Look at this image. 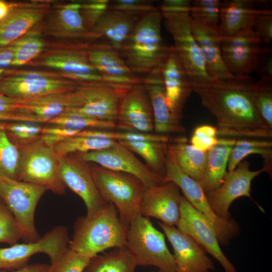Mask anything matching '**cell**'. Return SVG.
<instances>
[{"label":"cell","mask_w":272,"mask_h":272,"mask_svg":"<svg viewBox=\"0 0 272 272\" xmlns=\"http://www.w3.org/2000/svg\"><path fill=\"white\" fill-rule=\"evenodd\" d=\"M255 82L250 75H233L192 87L202 106L215 117L219 138L271 140L272 130L254 104Z\"/></svg>","instance_id":"6da1fadb"},{"label":"cell","mask_w":272,"mask_h":272,"mask_svg":"<svg viewBox=\"0 0 272 272\" xmlns=\"http://www.w3.org/2000/svg\"><path fill=\"white\" fill-rule=\"evenodd\" d=\"M159 7L141 17L118 53L129 69L142 79L160 71L171 51L161 35Z\"/></svg>","instance_id":"7a4b0ae2"},{"label":"cell","mask_w":272,"mask_h":272,"mask_svg":"<svg viewBox=\"0 0 272 272\" xmlns=\"http://www.w3.org/2000/svg\"><path fill=\"white\" fill-rule=\"evenodd\" d=\"M127 230L115 207L107 203L90 219L77 218L68 246L91 258L109 248L125 247Z\"/></svg>","instance_id":"3957f363"},{"label":"cell","mask_w":272,"mask_h":272,"mask_svg":"<svg viewBox=\"0 0 272 272\" xmlns=\"http://www.w3.org/2000/svg\"><path fill=\"white\" fill-rule=\"evenodd\" d=\"M89 164L100 195L106 202L115 207L120 220L128 228L131 221L139 214L147 187L131 174L106 169L95 163Z\"/></svg>","instance_id":"277c9868"},{"label":"cell","mask_w":272,"mask_h":272,"mask_svg":"<svg viewBox=\"0 0 272 272\" xmlns=\"http://www.w3.org/2000/svg\"><path fill=\"white\" fill-rule=\"evenodd\" d=\"M19 151L17 180L46 188L58 195L65 194L66 186L59 173L61 157L41 137L17 146Z\"/></svg>","instance_id":"5b68a950"},{"label":"cell","mask_w":272,"mask_h":272,"mask_svg":"<svg viewBox=\"0 0 272 272\" xmlns=\"http://www.w3.org/2000/svg\"><path fill=\"white\" fill-rule=\"evenodd\" d=\"M125 247L138 265L154 266L159 272H176L173 254L166 245L164 235L148 217L139 214L131 221Z\"/></svg>","instance_id":"8992f818"},{"label":"cell","mask_w":272,"mask_h":272,"mask_svg":"<svg viewBox=\"0 0 272 272\" xmlns=\"http://www.w3.org/2000/svg\"><path fill=\"white\" fill-rule=\"evenodd\" d=\"M161 13L165 28L173 37L174 51L191 86L212 81L207 74L202 53L191 32L190 12Z\"/></svg>","instance_id":"52a82bcc"},{"label":"cell","mask_w":272,"mask_h":272,"mask_svg":"<svg viewBox=\"0 0 272 272\" xmlns=\"http://www.w3.org/2000/svg\"><path fill=\"white\" fill-rule=\"evenodd\" d=\"M47 190L43 186L0 177V198L13 215L24 242L38 240L35 213L40 199Z\"/></svg>","instance_id":"ba28073f"},{"label":"cell","mask_w":272,"mask_h":272,"mask_svg":"<svg viewBox=\"0 0 272 272\" xmlns=\"http://www.w3.org/2000/svg\"><path fill=\"white\" fill-rule=\"evenodd\" d=\"M166 155V173L163 183L172 182L182 191L184 197L213 227L219 243L226 244L237 233L238 227L232 220L219 218L213 212L206 194L199 183L186 175L178 166L173 153L168 149Z\"/></svg>","instance_id":"9c48e42d"},{"label":"cell","mask_w":272,"mask_h":272,"mask_svg":"<svg viewBox=\"0 0 272 272\" xmlns=\"http://www.w3.org/2000/svg\"><path fill=\"white\" fill-rule=\"evenodd\" d=\"M79 85L60 75L39 71H18L0 80V93L10 98L24 100L73 91Z\"/></svg>","instance_id":"30bf717a"},{"label":"cell","mask_w":272,"mask_h":272,"mask_svg":"<svg viewBox=\"0 0 272 272\" xmlns=\"http://www.w3.org/2000/svg\"><path fill=\"white\" fill-rule=\"evenodd\" d=\"M70 238L67 228L57 226L34 242L16 244L0 248V270L12 271L26 265L34 254L42 253L54 263L68 247Z\"/></svg>","instance_id":"8fae6325"},{"label":"cell","mask_w":272,"mask_h":272,"mask_svg":"<svg viewBox=\"0 0 272 272\" xmlns=\"http://www.w3.org/2000/svg\"><path fill=\"white\" fill-rule=\"evenodd\" d=\"M132 86L104 82L80 84L76 88L79 106L67 113L116 122L121 101Z\"/></svg>","instance_id":"7c38bea8"},{"label":"cell","mask_w":272,"mask_h":272,"mask_svg":"<svg viewBox=\"0 0 272 272\" xmlns=\"http://www.w3.org/2000/svg\"><path fill=\"white\" fill-rule=\"evenodd\" d=\"M221 48L225 65L234 76L249 75L255 71L262 57L271 52L263 45L253 29L222 37Z\"/></svg>","instance_id":"4fadbf2b"},{"label":"cell","mask_w":272,"mask_h":272,"mask_svg":"<svg viewBox=\"0 0 272 272\" xmlns=\"http://www.w3.org/2000/svg\"><path fill=\"white\" fill-rule=\"evenodd\" d=\"M84 161L106 169L131 174L139 178L147 188L163 183L164 178L153 172L134 156L133 152L117 141L105 149L85 153H76Z\"/></svg>","instance_id":"5bb4252c"},{"label":"cell","mask_w":272,"mask_h":272,"mask_svg":"<svg viewBox=\"0 0 272 272\" xmlns=\"http://www.w3.org/2000/svg\"><path fill=\"white\" fill-rule=\"evenodd\" d=\"M59 173L65 186L84 201L87 209V219L92 218L107 203L96 186L89 163L82 160L77 154L61 157Z\"/></svg>","instance_id":"9a60e30c"},{"label":"cell","mask_w":272,"mask_h":272,"mask_svg":"<svg viewBox=\"0 0 272 272\" xmlns=\"http://www.w3.org/2000/svg\"><path fill=\"white\" fill-rule=\"evenodd\" d=\"M177 229L193 239L205 251L216 258L226 272H237L219 246L216 232L207 218L181 196L180 218Z\"/></svg>","instance_id":"2e32d148"},{"label":"cell","mask_w":272,"mask_h":272,"mask_svg":"<svg viewBox=\"0 0 272 272\" xmlns=\"http://www.w3.org/2000/svg\"><path fill=\"white\" fill-rule=\"evenodd\" d=\"M46 31L54 37L73 41L79 48H88L97 40L87 26L80 2L56 6L48 16Z\"/></svg>","instance_id":"e0dca14e"},{"label":"cell","mask_w":272,"mask_h":272,"mask_svg":"<svg viewBox=\"0 0 272 272\" xmlns=\"http://www.w3.org/2000/svg\"><path fill=\"white\" fill-rule=\"evenodd\" d=\"M263 172H266L263 167L256 171L251 170L250 163L247 160L241 162L232 171L227 172L221 185L206 194L209 205L215 214L223 219L231 220L229 209L231 203L239 197H250L252 180Z\"/></svg>","instance_id":"ac0fdd59"},{"label":"cell","mask_w":272,"mask_h":272,"mask_svg":"<svg viewBox=\"0 0 272 272\" xmlns=\"http://www.w3.org/2000/svg\"><path fill=\"white\" fill-rule=\"evenodd\" d=\"M116 128L144 133L154 131L152 106L143 84L132 86L124 96L119 109Z\"/></svg>","instance_id":"d6986e66"},{"label":"cell","mask_w":272,"mask_h":272,"mask_svg":"<svg viewBox=\"0 0 272 272\" xmlns=\"http://www.w3.org/2000/svg\"><path fill=\"white\" fill-rule=\"evenodd\" d=\"M143 81L150 98L156 133L167 136L174 143H187L184 126L174 116L167 104L160 71L143 78Z\"/></svg>","instance_id":"ffe728a7"},{"label":"cell","mask_w":272,"mask_h":272,"mask_svg":"<svg viewBox=\"0 0 272 272\" xmlns=\"http://www.w3.org/2000/svg\"><path fill=\"white\" fill-rule=\"evenodd\" d=\"M181 197L179 187L172 182L146 188L139 214L158 219L169 226H177L180 218Z\"/></svg>","instance_id":"44dd1931"},{"label":"cell","mask_w":272,"mask_h":272,"mask_svg":"<svg viewBox=\"0 0 272 272\" xmlns=\"http://www.w3.org/2000/svg\"><path fill=\"white\" fill-rule=\"evenodd\" d=\"M191 29L204 58L208 75L213 80H222L233 76L226 68L222 58V37L218 25L192 18Z\"/></svg>","instance_id":"7402d4cb"},{"label":"cell","mask_w":272,"mask_h":272,"mask_svg":"<svg viewBox=\"0 0 272 272\" xmlns=\"http://www.w3.org/2000/svg\"><path fill=\"white\" fill-rule=\"evenodd\" d=\"M158 224L173 248L176 272H208L215 269L213 261L190 237L174 226Z\"/></svg>","instance_id":"603a6c76"},{"label":"cell","mask_w":272,"mask_h":272,"mask_svg":"<svg viewBox=\"0 0 272 272\" xmlns=\"http://www.w3.org/2000/svg\"><path fill=\"white\" fill-rule=\"evenodd\" d=\"M88 48H71L51 53L40 61V64L60 71L59 74L80 84L106 83L93 66L88 56Z\"/></svg>","instance_id":"cb8c5ba5"},{"label":"cell","mask_w":272,"mask_h":272,"mask_svg":"<svg viewBox=\"0 0 272 272\" xmlns=\"http://www.w3.org/2000/svg\"><path fill=\"white\" fill-rule=\"evenodd\" d=\"M46 2L17 3L0 21V46H8L29 31L49 13Z\"/></svg>","instance_id":"d4e9b609"},{"label":"cell","mask_w":272,"mask_h":272,"mask_svg":"<svg viewBox=\"0 0 272 272\" xmlns=\"http://www.w3.org/2000/svg\"><path fill=\"white\" fill-rule=\"evenodd\" d=\"M160 72L167 104L174 116L181 121L183 107L193 90L173 46Z\"/></svg>","instance_id":"484cf974"},{"label":"cell","mask_w":272,"mask_h":272,"mask_svg":"<svg viewBox=\"0 0 272 272\" xmlns=\"http://www.w3.org/2000/svg\"><path fill=\"white\" fill-rule=\"evenodd\" d=\"M142 16L107 9L92 31L97 41L101 40L94 45L109 48L118 52Z\"/></svg>","instance_id":"4316f807"},{"label":"cell","mask_w":272,"mask_h":272,"mask_svg":"<svg viewBox=\"0 0 272 272\" xmlns=\"http://www.w3.org/2000/svg\"><path fill=\"white\" fill-rule=\"evenodd\" d=\"M93 66L108 83L132 86L143 84V79L128 67L119 53L109 48L92 45L87 50Z\"/></svg>","instance_id":"83f0119b"},{"label":"cell","mask_w":272,"mask_h":272,"mask_svg":"<svg viewBox=\"0 0 272 272\" xmlns=\"http://www.w3.org/2000/svg\"><path fill=\"white\" fill-rule=\"evenodd\" d=\"M21 109L32 115L38 123H47L50 120L78 107V93L73 91L48 94L40 97L21 100Z\"/></svg>","instance_id":"f1b7e54d"},{"label":"cell","mask_w":272,"mask_h":272,"mask_svg":"<svg viewBox=\"0 0 272 272\" xmlns=\"http://www.w3.org/2000/svg\"><path fill=\"white\" fill-rule=\"evenodd\" d=\"M262 1L224 0L221 1L218 25L222 37L253 29L255 18L261 9L256 6Z\"/></svg>","instance_id":"f546056e"},{"label":"cell","mask_w":272,"mask_h":272,"mask_svg":"<svg viewBox=\"0 0 272 272\" xmlns=\"http://www.w3.org/2000/svg\"><path fill=\"white\" fill-rule=\"evenodd\" d=\"M236 139L219 138L218 144L208 151L205 174L199 184L206 194L218 189L227 173L226 168Z\"/></svg>","instance_id":"4dcf8cb0"},{"label":"cell","mask_w":272,"mask_h":272,"mask_svg":"<svg viewBox=\"0 0 272 272\" xmlns=\"http://www.w3.org/2000/svg\"><path fill=\"white\" fill-rule=\"evenodd\" d=\"M181 170L187 176L198 183L202 180L206 167L208 152L197 149L187 143H168Z\"/></svg>","instance_id":"1f68e13d"},{"label":"cell","mask_w":272,"mask_h":272,"mask_svg":"<svg viewBox=\"0 0 272 272\" xmlns=\"http://www.w3.org/2000/svg\"><path fill=\"white\" fill-rule=\"evenodd\" d=\"M259 154L264 159L263 167L271 173L272 142L265 139H236L230 152L227 165L228 172L234 170L247 156Z\"/></svg>","instance_id":"d6a6232c"},{"label":"cell","mask_w":272,"mask_h":272,"mask_svg":"<svg viewBox=\"0 0 272 272\" xmlns=\"http://www.w3.org/2000/svg\"><path fill=\"white\" fill-rule=\"evenodd\" d=\"M137 264L125 247L91 258L84 272H135Z\"/></svg>","instance_id":"836d02e7"},{"label":"cell","mask_w":272,"mask_h":272,"mask_svg":"<svg viewBox=\"0 0 272 272\" xmlns=\"http://www.w3.org/2000/svg\"><path fill=\"white\" fill-rule=\"evenodd\" d=\"M127 149L140 155L153 172L164 179L166 155L168 143L156 141H117Z\"/></svg>","instance_id":"e575fe53"},{"label":"cell","mask_w":272,"mask_h":272,"mask_svg":"<svg viewBox=\"0 0 272 272\" xmlns=\"http://www.w3.org/2000/svg\"><path fill=\"white\" fill-rule=\"evenodd\" d=\"M9 45L14 53L11 66H20L39 56L45 47V43L41 33L35 30L29 31Z\"/></svg>","instance_id":"d590c367"},{"label":"cell","mask_w":272,"mask_h":272,"mask_svg":"<svg viewBox=\"0 0 272 272\" xmlns=\"http://www.w3.org/2000/svg\"><path fill=\"white\" fill-rule=\"evenodd\" d=\"M117 141L89 136L76 135L57 144L54 149L61 157L75 153H85L109 147Z\"/></svg>","instance_id":"8d00e7d4"},{"label":"cell","mask_w":272,"mask_h":272,"mask_svg":"<svg viewBox=\"0 0 272 272\" xmlns=\"http://www.w3.org/2000/svg\"><path fill=\"white\" fill-rule=\"evenodd\" d=\"M47 123L79 129L110 130L116 128V122L99 120L80 114L65 113L49 121Z\"/></svg>","instance_id":"74e56055"},{"label":"cell","mask_w":272,"mask_h":272,"mask_svg":"<svg viewBox=\"0 0 272 272\" xmlns=\"http://www.w3.org/2000/svg\"><path fill=\"white\" fill-rule=\"evenodd\" d=\"M77 135L89 136L99 139L111 140L115 141H156L165 143H174L171 138L157 133H144L137 131H112L108 130L85 129Z\"/></svg>","instance_id":"f35d334b"},{"label":"cell","mask_w":272,"mask_h":272,"mask_svg":"<svg viewBox=\"0 0 272 272\" xmlns=\"http://www.w3.org/2000/svg\"><path fill=\"white\" fill-rule=\"evenodd\" d=\"M253 99L255 108L267 127L272 130V78L260 77L255 83Z\"/></svg>","instance_id":"ab89813d"},{"label":"cell","mask_w":272,"mask_h":272,"mask_svg":"<svg viewBox=\"0 0 272 272\" xmlns=\"http://www.w3.org/2000/svg\"><path fill=\"white\" fill-rule=\"evenodd\" d=\"M19 158L18 147L0 129V177L17 180Z\"/></svg>","instance_id":"60d3db41"},{"label":"cell","mask_w":272,"mask_h":272,"mask_svg":"<svg viewBox=\"0 0 272 272\" xmlns=\"http://www.w3.org/2000/svg\"><path fill=\"white\" fill-rule=\"evenodd\" d=\"M42 126L31 122H5L4 129L16 146L32 141L40 136Z\"/></svg>","instance_id":"b9f144b4"},{"label":"cell","mask_w":272,"mask_h":272,"mask_svg":"<svg viewBox=\"0 0 272 272\" xmlns=\"http://www.w3.org/2000/svg\"><path fill=\"white\" fill-rule=\"evenodd\" d=\"M91 258L69 246L59 258L51 264V272H84Z\"/></svg>","instance_id":"7bdbcfd3"},{"label":"cell","mask_w":272,"mask_h":272,"mask_svg":"<svg viewBox=\"0 0 272 272\" xmlns=\"http://www.w3.org/2000/svg\"><path fill=\"white\" fill-rule=\"evenodd\" d=\"M21 239L22 234L17 221L5 203L0 200V243L11 246Z\"/></svg>","instance_id":"ee69618b"},{"label":"cell","mask_w":272,"mask_h":272,"mask_svg":"<svg viewBox=\"0 0 272 272\" xmlns=\"http://www.w3.org/2000/svg\"><path fill=\"white\" fill-rule=\"evenodd\" d=\"M21 101L0 93V121L38 123L33 116L21 111Z\"/></svg>","instance_id":"f6af8a7d"},{"label":"cell","mask_w":272,"mask_h":272,"mask_svg":"<svg viewBox=\"0 0 272 272\" xmlns=\"http://www.w3.org/2000/svg\"><path fill=\"white\" fill-rule=\"evenodd\" d=\"M221 4L220 0L191 1L190 17L219 25Z\"/></svg>","instance_id":"bcb514c9"},{"label":"cell","mask_w":272,"mask_h":272,"mask_svg":"<svg viewBox=\"0 0 272 272\" xmlns=\"http://www.w3.org/2000/svg\"><path fill=\"white\" fill-rule=\"evenodd\" d=\"M155 4L151 0H109L108 9L143 16L156 9Z\"/></svg>","instance_id":"7dc6e473"},{"label":"cell","mask_w":272,"mask_h":272,"mask_svg":"<svg viewBox=\"0 0 272 272\" xmlns=\"http://www.w3.org/2000/svg\"><path fill=\"white\" fill-rule=\"evenodd\" d=\"M81 130L51 125L42 127L40 137L48 146L54 147L57 144L69 138L75 136Z\"/></svg>","instance_id":"c3c4849f"},{"label":"cell","mask_w":272,"mask_h":272,"mask_svg":"<svg viewBox=\"0 0 272 272\" xmlns=\"http://www.w3.org/2000/svg\"><path fill=\"white\" fill-rule=\"evenodd\" d=\"M254 31L265 43H270L272 40V11L267 9H261L257 15L253 27Z\"/></svg>","instance_id":"681fc988"},{"label":"cell","mask_w":272,"mask_h":272,"mask_svg":"<svg viewBox=\"0 0 272 272\" xmlns=\"http://www.w3.org/2000/svg\"><path fill=\"white\" fill-rule=\"evenodd\" d=\"M191 5L190 0H164L159 8L162 12H190Z\"/></svg>","instance_id":"f907efd6"},{"label":"cell","mask_w":272,"mask_h":272,"mask_svg":"<svg viewBox=\"0 0 272 272\" xmlns=\"http://www.w3.org/2000/svg\"><path fill=\"white\" fill-rule=\"evenodd\" d=\"M218 139L219 137L192 134L190 143L197 149L203 152H208L218 144Z\"/></svg>","instance_id":"816d5d0a"},{"label":"cell","mask_w":272,"mask_h":272,"mask_svg":"<svg viewBox=\"0 0 272 272\" xmlns=\"http://www.w3.org/2000/svg\"><path fill=\"white\" fill-rule=\"evenodd\" d=\"M255 72L260 77L272 78V58L271 53L264 55L261 59Z\"/></svg>","instance_id":"f5cc1de1"},{"label":"cell","mask_w":272,"mask_h":272,"mask_svg":"<svg viewBox=\"0 0 272 272\" xmlns=\"http://www.w3.org/2000/svg\"><path fill=\"white\" fill-rule=\"evenodd\" d=\"M14 58V53L11 47L0 46V69H5L11 66Z\"/></svg>","instance_id":"db71d44e"},{"label":"cell","mask_w":272,"mask_h":272,"mask_svg":"<svg viewBox=\"0 0 272 272\" xmlns=\"http://www.w3.org/2000/svg\"><path fill=\"white\" fill-rule=\"evenodd\" d=\"M0 272H51V265L41 263L27 264L17 270L12 271L3 270L0 271Z\"/></svg>","instance_id":"11a10c76"},{"label":"cell","mask_w":272,"mask_h":272,"mask_svg":"<svg viewBox=\"0 0 272 272\" xmlns=\"http://www.w3.org/2000/svg\"><path fill=\"white\" fill-rule=\"evenodd\" d=\"M192 134L205 135L211 137H218L217 127L208 124H203L197 126L194 129Z\"/></svg>","instance_id":"9f6ffc18"},{"label":"cell","mask_w":272,"mask_h":272,"mask_svg":"<svg viewBox=\"0 0 272 272\" xmlns=\"http://www.w3.org/2000/svg\"><path fill=\"white\" fill-rule=\"evenodd\" d=\"M17 3L0 0V21L5 18Z\"/></svg>","instance_id":"6f0895ef"},{"label":"cell","mask_w":272,"mask_h":272,"mask_svg":"<svg viewBox=\"0 0 272 272\" xmlns=\"http://www.w3.org/2000/svg\"><path fill=\"white\" fill-rule=\"evenodd\" d=\"M5 69H0V80L3 78L2 75L4 74V73L5 72Z\"/></svg>","instance_id":"680465c9"},{"label":"cell","mask_w":272,"mask_h":272,"mask_svg":"<svg viewBox=\"0 0 272 272\" xmlns=\"http://www.w3.org/2000/svg\"><path fill=\"white\" fill-rule=\"evenodd\" d=\"M0 200H1V199L0 198Z\"/></svg>","instance_id":"91938a15"}]
</instances>
